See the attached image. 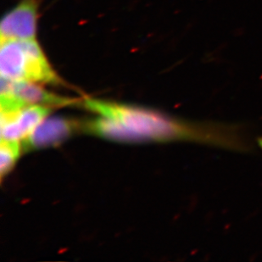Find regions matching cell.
I'll return each instance as SVG.
<instances>
[{
    "mask_svg": "<svg viewBox=\"0 0 262 262\" xmlns=\"http://www.w3.org/2000/svg\"><path fill=\"white\" fill-rule=\"evenodd\" d=\"M83 106L99 115L81 123L82 131L122 142L191 141L230 150L250 151L242 126L219 122H191L140 107L85 99Z\"/></svg>",
    "mask_w": 262,
    "mask_h": 262,
    "instance_id": "obj_1",
    "label": "cell"
},
{
    "mask_svg": "<svg viewBox=\"0 0 262 262\" xmlns=\"http://www.w3.org/2000/svg\"><path fill=\"white\" fill-rule=\"evenodd\" d=\"M0 45L1 78L38 84H63L36 38L8 40Z\"/></svg>",
    "mask_w": 262,
    "mask_h": 262,
    "instance_id": "obj_2",
    "label": "cell"
},
{
    "mask_svg": "<svg viewBox=\"0 0 262 262\" xmlns=\"http://www.w3.org/2000/svg\"><path fill=\"white\" fill-rule=\"evenodd\" d=\"M50 107L30 104L10 94H1V140L23 141L51 112Z\"/></svg>",
    "mask_w": 262,
    "mask_h": 262,
    "instance_id": "obj_3",
    "label": "cell"
},
{
    "mask_svg": "<svg viewBox=\"0 0 262 262\" xmlns=\"http://www.w3.org/2000/svg\"><path fill=\"white\" fill-rule=\"evenodd\" d=\"M37 20V0H20L3 16L0 24V42L36 38Z\"/></svg>",
    "mask_w": 262,
    "mask_h": 262,
    "instance_id": "obj_4",
    "label": "cell"
},
{
    "mask_svg": "<svg viewBox=\"0 0 262 262\" xmlns=\"http://www.w3.org/2000/svg\"><path fill=\"white\" fill-rule=\"evenodd\" d=\"M1 94H12L28 104L50 108L77 104L76 99L53 94L38 83L23 81H10L1 78Z\"/></svg>",
    "mask_w": 262,
    "mask_h": 262,
    "instance_id": "obj_5",
    "label": "cell"
},
{
    "mask_svg": "<svg viewBox=\"0 0 262 262\" xmlns=\"http://www.w3.org/2000/svg\"><path fill=\"white\" fill-rule=\"evenodd\" d=\"M81 124L62 117L45 118L23 141V148L37 149L57 145L69 138Z\"/></svg>",
    "mask_w": 262,
    "mask_h": 262,
    "instance_id": "obj_6",
    "label": "cell"
},
{
    "mask_svg": "<svg viewBox=\"0 0 262 262\" xmlns=\"http://www.w3.org/2000/svg\"><path fill=\"white\" fill-rule=\"evenodd\" d=\"M21 148L23 146L20 142L1 140L0 174L2 178L13 168L15 162L20 157Z\"/></svg>",
    "mask_w": 262,
    "mask_h": 262,
    "instance_id": "obj_7",
    "label": "cell"
},
{
    "mask_svg": "<svg viewBox=\"0 0 262 262\" xmlns=\"http://www.w3.org/2000/svg\"><path fill=\"white\" fill-rule=\"evenodd\" d=\"M260 146H261V147H262V139H261V140H260Z\"/></svg>",
    "mask_w": 262,
    "mask_h": 262,
    "instance_id": "obj_8",
    "label": "cell"
}]
</instances>
